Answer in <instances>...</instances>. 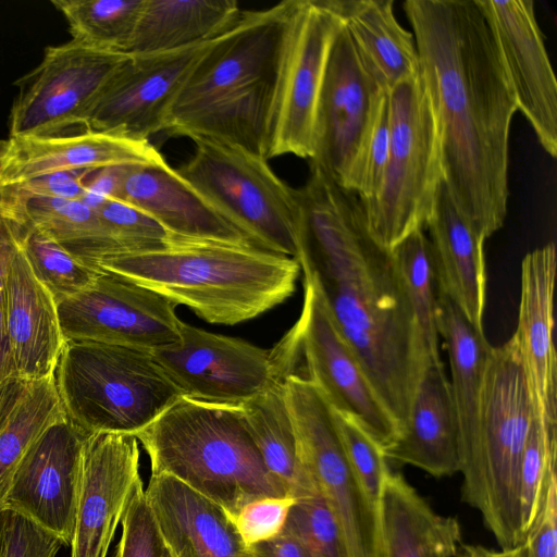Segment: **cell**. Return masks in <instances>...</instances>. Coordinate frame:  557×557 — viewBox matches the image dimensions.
<instances>
[{"label":"cell","instance_id":"1","mask_svg":"<svg viewBox=\"0 0 557 557\" xmlns=\"http://www.w3.org/2000/svg\"><path fill=\"white\" fill-rule=\"evenodd\" d=\"M294 194L300 269L403 430L429 362L393 252L372 236L357 194L318 168Z\"/></svg>","mask_w":557,"mask_h":557},{"label":"cell","instance_id":"2","mask_svg":"<svg viewBox=\"0 0 557 557\" xmlns=\"http://www.w3.org/2000/svg\"><path fill=\"white\" fill-rule=\"evenodd\" d=\"M435 109L443 183L484 240L508 208L509 135L515 94L479 0H406Z\"/></svg>","mask_w":557,"mask_h":557},{"label":"cell","instance_id":"3","mask_svg":"<svg viewBox=\"0 0 557 557\" xmlns=\"http://www.w3.org/2000/svg\"><path fill=\"white\" fill-rule=\"evenodd\" d=\"M294 0L242 11L198 59L163 132L203 137L264 157L275 74Z\"/></svg>","mask_w":557,"mask_h":557},{"label":"cell","instance_id":"4","mask_svg":"<svg viewBox=\"0 0 557 557\" xmlns=\"http://www.w3.org/2000/svg\"><path fill=\"white\" fill-rule=\"evenodd\" d=\"M212 324L235 325L283 304L300 274L296 258L251 245L170 238L161 248L98 260Z\"/></svg>","mask_w":557,"mask_h":557},{"label":"cell","instance_id":"5","mask_svg":"<svg viewBox=\"0 0 557 557\" xmlns=\"http://www.w3.org/2000/svg\"><path fill=\"white\" fill-rule=\"evenodd\" d=\"M135 436L151 474L173 476L231 519L251 500L287 495L267 469L239 405L180 397Z\"/></svg>","mask_w":557,"mask_h":557},{"label":"cell","instance_id":"6","mask_svg":"<svg viewBox=\"0 0 557 557\" xmlns=\"http://www.w3.org/2000/svg\"><path fill=\"white\" fill-rule=\"evenodd\" d=\"M535 418L524 367L511 336L493 346L484 374L476 450L460 471L463 502L481 513L502 549L513 548L524 539L519 474Z\"/></svg>","mask_w":557,"mask_h":557},{"label":"cell","instance_id":"7","mask_svg":"<svg viewBox=\"0 0 557 557\" xmlns=\"http://www.w3.org/2000/svg\"><path fill=\"white\" fill-rule=\"evenodd\" d=\"M66 419L86 435H135L181 396L151 351L65 341L54 370Z\"/></svg>","mask_w":557,"mask_h":557},{"label":"cell","instance_id":"8","mask_svg":"<svg viewBox=\"0 0 557 557\" xmlns=\"http://www.w3.org/2000/svg\"><path fill=\"white\" fill-rule=\"evenodd\" d=\"M387 96V164L376 194L360 201L372 236L392 250L412 232L425 228L443 168L437 117L421 69Z\"/></svg>","mask_w":557,"mask_h":557},{"label":"cell","instance_id":"9","mask_svg":"<svg viewBox=\"0 0 557 557\" xmlns=\"http://www.w3.org/2000/svg\"><path fill=\"white\" fill-rule=\"evenodd\" d=\"M195 152L177 173L255 247L296 258L294 188L261 156L195 137Z\"/></svg>","mask_w":557,"mask_h":557},{"label":"cell","instance_id":"10","mask_svg":"<svg viewBox=\"0 0 557 557\" xmlns=\"http://www.w3.org/2000/svg\"><path fill=\"white\" fill-rule=\"evenodd\" d=\"M344 25L341 0L293 1L269 111L267 160L312 158L318 100L332 45Z\"/></svg>","mask_w":557,"mask_h":557},{"label":"cell","instance_id":"11","mask_svg":"<svg viewBox=\"0 0 557 557\" xmlns=\"http://www.w3.org/2000/svg\"><path fill=\"white\" fill-rule=\"evenodd\" d=\"M280 379L298 453L341 528L349 557H380L377 508L348 461L332 407L305 374Z\"/></svg>","mask_w":557,"mask_h":557},{"label":"cell","instance_id":"12","mask_svg":"<svg viewBox=\"0 0 557 557\" xmlns=\"http://www.w3.org/2000/svg\"><path fill=\"white\" fill-rule=\"evenodd\" d=\"M301 271V313L285 334L297 352L296 370L317 385L334 410L351 416L384 451L401 428L338 330L314 276Z\"/></svg>","mask_w":557,"mask_h":557},{"label":"cell","instance_id":"13","mask_svg":"<svg viewBox=\"0 0 557 557\" xmlns=\"http://www.w3.org/2000/svg\"><path fill=\"white\" fill-rule=\"evenodd\" d=\"M127 53L74 40L45 49L41 62L15 82L9 136H61L86 131L88 114Z\"/></svg>","mask_w":557,"mask_h":557},{"label":"cell","instance_id":"14","mask_svg":"<svg viewBox=\"0 0 557 557\" xmlns=\"http://www.w3.org/2000/svg\"><path fill=\"white\" fill-rule=\"evenodd\" d=\"M387 95L363 65L345 25L327 60L310 166L356 194L363 154Z\"/></svg>","mask_w":557,"mask_h":557},{"label":"cell","instance_id":"15","mask_svg":"<svg viewBox=\"0 0 557 557\" xmlns=\"http://www.w3.org/2000/svg\"><path fill=\"white\" fill-rule=\"evenodd\" d=\"M64 341H91L153 350L180 339L177 305L100 269L92 284L57 302Z\"/></svg>","mask_w":557,"mask_h":557},{"label":"cell","instance_id":"16","mask_svg":"<svg viewBox=\"0 0 557 557\" xmlns=\"http://www.w3.org/2000/svg\"><path fill=\"white\" fill-rule=\"evenodd\" d=\"M182 397L240 405L276 380L271 350L184 321L180 339L151 350Z\"/></svg>","mask_w":557,"mask_h":557},{"label":"cell","instance_id":"17","mask_svg":"<svg viewBox=\"0 0 557 557\" xmlns=\"http://www.w3.org/2000/svg\"><path fill=\"white\" fill-rule=\"evenodd\" d=\"M212 40L164 52L127 53L91 108L86 129L136 139L163 132L174 99Z\"/></svg>","mask_w":557,"mask_h":557},{"label":"cell","instance_id":"18","mask_svg":"<svg viewBox=\"0 0 557 557\" xmlns=\"http://www.w3.org/2000/svg\"><path fill=\"white\" fill-rule=\"evenodd\" d=\"M86 436L66 418L48 426L24 454L5 498V509L27 517L65 546L74 535Z\"/></svg>","mask_w":557,"mask_h":557},{"label":"cell","instance_id":"19","mask_svg":"<svg viewBox=\"0 0 557 557\" xmlns=\"http://www.w3.org/2000/svg\"><path fill=\"white\" fill-rule=\"evenodd\" d=\"M517 103L542 148L557 156V81L533 0H479Z\"/></svg>","mask_w":557,"mask_h":557},{"label":"cell","instance_id":"20","mask_svg":"<svg viewBox=\"0 0 557 557\" xmlns=\"http://www.w3.org/2000/svg\"><path fill=\"white\" fill-rule=\"evenodd\" d=\"M139 442L133 434L85 437L71 557H107L139 474Z\"/></svg>","mask_w":557,"mask_h":557},{"label":"cell","instance_id":"21","mask_svg":"<svg viewBox=\"0 0 557 557\" xmlns=\"http://www.w3.org/2000/svg\"><path fill=\"white\" fill-rule=\"evenodd\" d=\"M168 163L149 139L82 131L61 136H8L0 140V186L59 172Z\"/></svg>","mask_w":557,"mask_h":557},{"label":"cell","instance_id":"22","mask_svg":"<svg viewBox=\"0 0 557 557\" xmlns=\"http://www.w3.org/2000/svg\"><path fill=\"white\" fill-rule=\"evenodd\" d=\"M556 246L548 243L521 262L520 300L515 333L537 418L557 433V355L554 342Z\"/></svg>","mask_w":557,"mask_h":557},{"label":"cell","instance_id":"23","mask_svg":"<svg viewBox=\"0 0 557 557\" xmlns=\"http://www.w3.org/2000/svg\"><path fill=\"white\" fill-rule=\"evenodd\" d=\"M112 197L150 215L172 238L251 245L168 163L123 166Z\"/></svg>","mask_w":557,"mask_h":557},{"label":"cell","instance_id":"24","mask_svg":"<svg viewBox=\"0 0 557 557\" xmlns=\"http://www.w3.org/2000/svg\"><path fill=\"white\" fill-rule=\"evenodd\" d=\"M5 314L16 377L53 375L65 342L57 301L33 273L20 239L7 268Z\"/></svg>","mask_w":557,"mask_h":557},{"label":"cell","instance_id":"25","mask_svg":"<svg viewBox=\"0 0 557 557\" xmlns=\"http://www.w3.org/2000/svg\"><path fill=\"white\" fill-rule=\"evenodd\" d=\"M146 496L173 557H250L219 505L168 474H151Z\"/></svg>","mask_w":557,"mask_h":557},{"label":"cell","instance_id":"26","mask_svg":"<svg viewBox=\"0 0 557 557\" xmlns=\"http://www.w3.org/2000/svg\"><path fill=\"white\" fill-rule=\"evenodd\" d=\"M383 454L436 478L460 471L459 423L442 360L426 364L401 433Z\"/></svg>","mask_w":557,"mask_h":557},{"label":"cell","instance_id":"27","mask_svg":"<svg viewBox=\"0 0 557 557\" xmlns=\"http://www.w3.org/2000/svg\"><path fill=\"white\" fill-rule=\"evenodd\" d=\"M438 289L475 326L483 329L486 305L485 240L457 210L444 183L425 228Z\"/></svg>","mask_w":557,"mask_h":557},{"label":"cell","instance_id":"28","mask_svg":"<svg viewBox=\"0 0 557 557\" xmlns=\"http://www.w3.org/2000/svg\"><path fill=\"white\" fill-rule=\"evenodd\" d=\"M377 516L380 557H457L463 544L458 520L435 512L392 470L383 483Z\"/></svg>","mask_w":557,"mask_h":557},{"label":"cell","instance_id":"29","mask_svg":"<svg viewBox=\"0 0 557 557\" xmlns=\"http://www.w3.org/2000/svg\"><path fill=\"white\" fill-rule=\"evenodd\" d=\"M437 298V329L447 349L459 423L461 471L476 450L484 374L493 346L483 329L473 325L440 289Z\"/></svg>","mask_w":557,"mask_h":557},{"label":"cell","instance_id":"30","mask_svg":"<svg viewBox=\"0 0 557 557\" xmlns=\"http://www.w3.org/2000/svg\"><path fill=\"white\" fill-rule=\"evenodd\" d=\"M341 5L358 54L383 90L420 71L413 34L398 23L393 0H341Z\"/></svg>","mask_w":557,"mask_h":557},{"label":"cell","instance_id":"31","mask_svg":"<svg viewBox=\"0 0 557 557\" xmlns=\"http://www.w3.org/2000/svg\"><path fill=\"white\" fill-rule=\"evenodd\" d=\"M240 12L236 0H144L127 53L164 52L210 41Z\"/></svg>","mask_w":557,"mask_h":557},{"label":"cell","instance_id":"32","mask_svg":"<svg viewBox=\"0 0 557 557\" xmlns=\"http://www.w3.org/2000/svg\"><path fill=\"white\" fill-rule=\"evenodd\" d=\"M0 207L91 265L122 252L96 210L81 199L26 196L0 187Z\"/></svg>","mask_w":557,"mask_h":557},{"label":"cell","instance_id":"33","mask_svg":"<svg viewBox=\"0 0 557 557\" xmlns=\"http://www.w3.org/2000/svg\"><path fill=\"white\" fill-rule=\"evenodd\" d=\"M269 472L295 499L319 494L298 453L280 379L239 405Z\"/></svg>","mask_w":557,"mask_h":557},{"label":"cell","instance_id":"34","mask_svg":"<svg viewBox=\"0 0 557 557\" xmlns=\"http://www.w3.org/2000/svg\"><path fill=\"white\" fill-rule=\"evenodd\" d=\"M54 374L27 382L26 389L0 432V510L13 475L29 446L51 424L65 419Z\"/></svg>","mask_w":557,"mask_h":557},{"label":"cell","instance_id":"35","mask_svg":"<svg viewBox=\"0 0 557 557\" xmlns=\"http://www.w3.org/2000/svg\"><path fill=\"white\" fill-rule=\"evenodd\" d=\"M407 289L428 362L441 361L437 329L438 286L431 244L424 228L392 249Z\"/></svg>","mask_w":557,"mask_h":557},{"label":"cell","instance_id":"36","mask_svg":"<svg viewBox=\"0 0 557 557\" xmlns=\"http://www.w3.org/2000/svg\"><path fill=\"white\" fill-rule=\"evenodd\" d=\"M51 4L65 17L72 40L127 53L144 0H52Z\"/></svg>","mask_w":557,"mask_h":557},{"label":"cell","instance_id":"37","mask_svg":"<svg viewBox=\"0 0 557 557\" xmlns=\"http://www.w3.org/2000/svg\"><path fill=\"white\" fill-rule=\"evenodd\" d=\"M20 224L21 247L29 267L57 302L73 297L92 284L99 268L72 255L41 231Z\"/></svg>","mask_w":557,"mask_h":557},{"label":"cell","instance_id":"38","mask_svg":"<svg viewBox=\"0 0 557 557\" xmlns=\"http://www.w3.org/2000/svg\"><path fill=\"white\" fill-rule=\"evenodd\" d=\"M283 532L298 543L305 557H349L341 528L320 494L295 500Z\"/></svg>","mask_w":557,"mask_h":557},{"label":"cell","instance_id":"39","mask_svg":"<svg viewBox=\"0 0 557 557\" xmlns=\"http://www.w3.org/2000/svg\"><path fill=\"white\" fill-rule=\"evenodd\" d=\"M556 457L557 433L547 432L540 419L535 418L524 446L519 474V502L523 536L537 515L545 482L548 475L556 471Z\"/></svg>","mask_w":557,"mask_h":557},{"label":"cell","instance_id":"40","mask_svg":"<svg viewBox=\"0 0 557 557\" xmlns=\"http://www.w3.org/2000/svg\"><path fill=\"white\" fill-rule=\"evenodd\" d=\"M95 210L121 253L158 249L171 238L150 215L114 197L106 198Z\"/></svg>","mask_w":557,"mask_h":557},{"label":"cell","instance_id":"41","mask_svg":"<svg viewBox=\"0 0 557 557\" xmlns=\"http://www.w3.org/2000/svg\"><path fill=\"white\" fill-rule=\"evenodd\" d=\"M333 413L348 461L367 496L379 508L383 483L391 471L387 460L351 416L334 409Z\"/></svg>","mask_w":557,"mask_h":557},{"label":"cell","instance_id":"42","mask_svg":"<svg viewBox=\"0 0 557 557\" xmlns=\"http://www.w3.org/2000/svg\"><path fill=\"white\" fill-rule=\"evenodd\" d=\"M122 532L113 557H162L164 543L141 479L135 484L121 519Z\"/></svg>","mask_w":557,"mask_h":557},{"label":"cell","instance_id":"43","mask_svg":"<svg viewBox=\"0 0 557 557\" xmlns=\"http://www.w3.org/2000/svg\"><path fill=\"white\" fill-rule=\"evenodd\" d=\"M292 496L262 497L244 505L231 519L247 547L278 536L295 503Z\"/></svg>","mask_w":557,"mask_h":557},{"label":"cell","instance_id":"44","mask_svg":"<svg viewBox=\"0 0 557 557\" xmlns=\"http://www.w3.org/2000/svg\"><path fill=\"white\" fill-rule=\"evenodd\" d=\"M2 557H55L63 543L27 517L7 509Z\"/></svg>","mask_w":557,"mask_h":557},{"label":"cell","instance_id":"45","mask_svg":"<svg viewBox=\"0 0 557 557\" xmlns=\"http://www.w3.org/2000/svg\"><path fill=\"white\" fill-rule=\"evenodd\" d=\"M389 151L388 96L386 95L367 145L356 194L361 201L371 199L380 188Z\"/></svg>","mask_w":557,"mask_h":557},{"label":"cell","instance_id":"46","mask_svg":"<svg viewBox=\"0 0 557 557\" xmlns=\"http://www.w3.org/2000/svg\"><path fill=\"white\" fill-rule=\"evenodd\" d=\"M21 224L0 207V387L17 379L5 314L7 268L20 239Z\"/></svg>","mask_w":557,"mask_h":557},{"label":"cell","instance_id":"47","mask_svg":"<svg viewBox=\"0 0 557 557\" xmlns=\"http://www.w3.org/2000/svg\"><path fill=\"white\" fill-rule=\"evenodd\" d=\"M525 557H557V476L552 472L544 486L537 515L522 542Z\"/></svg>","mask_w":557,"mask_h":557},{"label":"cell","instance_id":"48","mask_svg":"<svg viewBox=\"0 0 557 557\" xmlns=\"http://www.w3.org/2000/svg\"><path fill=\"white\" fill-rule=\"evenodd\" d=\"M90 172H59L35 177L9 186L15 193L26 196H40L63 199H83L87 191L86 176Z\"/></svg>","mask_w":557,"mask_h":557},{"label":"cell","instance_id":"49","mask_svg":"<svg viewBox=\"0 0 557 557\" xmlns=\"http://www.w3.org/2000/svg\"><path fill=\"white\" fill-rule=\"evenodd\" d=\"M248 548L250 557H305L298 543L285 532Z\"/></svg>","mask_w":557,"mask_h":557},{"label":"cell","instance_id":"50","mask_svg":"<svg viewBox=\"0 0 557 557\" xmlns=\"http://www.w3.org/2000/svg\"><path fill=\"white\" fill-rule=\"evenodd\" d=\"M27 382L13 379L0 387V432L22 398Z\"/></svg>","mask_w":557,"mask_h":557},{"label":"cell","instance_id":"51","mask_svg":"<svg viewBox=\"0 0 557 557\" xmlns=\"http://www.w3.org/2000/svg\"><path fill=\"white\" fill-rule=\"evenodd\" d=\"M457 557H525V555L522 543L513 548L499 550L463 543Z\"/></svg>","mask_w":557,"mask_h":557},{"label":"cell","instance_id":"52","mask_svg":"<svg viewBox=\"0 0 557 557\" xmlns=\"http://www.w3.org/2000/svg\"><path fill=\"white\" fill-rule=\"evenodd\" d=\"M7 509L0 510V557L3 555V532H4V524L7 520Z\"/></svg>","mask_w":557,"mask_h":557},{"label":"cell","instance_id":"53","mask_svg":"<svg viewBox=\"0 0 557 557\" xmlns=\"http://www.w3.org/2000/svg\"><path fill=\"white\" fill-rule=\"evenodd\" d=\"M162 557H173L170 552L166 549V547L164 548V553H163V556Z\"/></svg>","mask_w":557,"mask_h":557}]
</instances>
